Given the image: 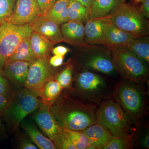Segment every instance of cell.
Returning <instances> with one entry per match:
<instances>
[{"instance_id": "cell-28", "label": "cell", "mask_w": 149, "mask_h": 149, "mask_svg": "<svg viewBox=\"0 0 149 149\" xmlns=\"http://www.w3.org/2000/svg\"><path fill=\"white\" fill-rule=\"evenodd\" d=\"M132 148V137L113 136L103 149H128Z\"/></svg>"}, {"instance_id": "cell-32", "label": "cell", "mask_w": 149, "mask_h": 149, "mask_svg": "<svg viewBox=\"0 0 149 149\" xmlns=\"http://www.w3.org/2000/svg\"><path fill=\"white\" fill-rule=\"evenodd\" d=\"M17 137V147L21 149H38L31 139L22 133H19Z\"/></svg>"}, {"instance_id": "cell-42", "label": "cell", "mask_w": 149, "mask_h": 149, "mask_svg": "<svg viewBox=\"0 0 149 149\" xmlns=\"http://www.w3.org/2000/svg\"><path fill=\"white\" fill-rule=\"evenodd\" d=\"M134 1H136V2L138 3H141L143 0H134Z\"/></svg>"}, {"instance_id": "cell-1", "label": "cell", "mask_w": 149, "mask_h": 149, "mask_svg": "<svg viewBox=\"0 0 149 149\" xmlns=\"http://www.w3.org/2000/svg\"><path fill=\"white\" fill-rule=\"evenodd\" d=\"M56 100L50 109L61 128L82 131L96 123V111L93 106L68 97Z\"/></svg>"}, {"instance_id": "cell-4", "label": "cell", "mask_w": 149, "mask_h": 149, "mask_svg": "<svg viewBox=\"0 0 149 149\" xmlns=\"http://www.w3.org/2000/svg\"><path fill=\"white\" fill-rule=\"evenodd\" d=\"M136 38L148 36L149 23L139 8L131 5L120 3L107 16L102 17Z\"/></svg>"}, {"instance_id": "cell-8", "label": "cell", "mask_w": 149, "mask_h": 149, "mask_svg": "<svg viewBox=\"0 0 149 149\" xmlns=\"http://www.w3.org/2000/svg\"><path fill=\"white\" fill-rule=\"evenodd\" d=\"M75 87L76 91L81 97L92 102L101 100L107 88L103 77L85 69L76 75Z\"/></svg>"}, {"instance_id": "cell-34", "label": "cell", "mask_w": 149, "mask_h": 149, "mask_svg": "<svg viewBox=\"0 0 149 149\" xmlns=\"http://www.w3.org/2000/svg\"><path fill=\"white\" fill-rule=\"evenodd\" d=\"M57 0H36L42 14H44Z\"/></svg>"}, {"instance_id": "cell-30", "label": "cell", "mask_w": 149, "mask_h": 149, "mask_svg": "<svg viewBox=\"0 0 149 149\" xmlns=\"http://www.w3.org/2000/svg\"><path fill=\"white\" fill-rule=\"evenodd\" d=\"M73 66L68 65L63 71L57 75L56 80L62 88H68L70 86L72 81Z\"/></svg>"}, {"instance_id": "cell-11", "label": "cell", "mask_w": 149, "mask_h": 149, "mask_svg": "<svg viewBox=\"0 0 149 149\" xmlns=\"http://www.w3.org/2000/svg\"><path fill=\"white\" fill-rule=\"evenodd\" d=\"M80 64L84 69L104 74H112L116 72L111 56L101 51L84 53L80 59Z\"/></svg>"}, {"instance_id": "cell-5", "label": "cell", "mask_w": 149, "mask_h": 149, "mask_svg": "<svg viewBox=\"0 0 149 149\" xmlns=\"http://www.w3.org/2000/svg\"><path fill=\"white\" fill-rule=\"evenodd\" d=\"M111 59L116 70L125 80L139 82L148 74V64L124 46L110 48Z\"/></svg>"}, {"instance_id": "cell-20", "label": "cell", "mask_w": 149, "mask_h": 149, "mask_svg": "<svg viewBox=\"0 0 149 149\" xmlns=\"http://www.w3.org/2000/svg\"><path fill=\"white\" fill-rule=\"evenodd\" d=\"M30 44L33 53L37 58H48L54 44L37 32L30 36Z\"/></svg>"}, {"instance_id": "cell-9", "label": "cell", "mask_w": 149, "mask_h": 149, "mask_svg": "<svg viewBox=\"0 0 149 149\" xmlns=\"http://www.w3.org/2000/svg\"><path fill=\"white\" fill-rule=\"evenodd\" d=\"M55 74L48 58H37L31 62L24 87L39 96L44 85L53 79Z\"/></svg>"}, {"instance_id": "cell-33", "label": "cell", "mask_w": 149, "mask_h": 149, "mask_svg": "<svg viewBox=\"0 0 149 149\" xmlns=\"http://www.w3.org/2000/svg\"><path fill=\"white\" fill-rule=\"evenodd\" d=\"M55 147L56 149H76L72 142L65 135L64 131L63 136L56 144Z\"/></svg>"}, {"instance_id": "cell-24", "label": "cell", "mask_w": 149, "mask_h": 149, "mask_svg": "<svg viewBox=\"0 0 149 149\" xmlns=\"http://www.w3.org/2000/svg\"><path fill=\"white\" fill-rule=\"evenodd\" d=\"M37 58L32 50L30 44V37H29L24 38L19 44L7 62L20 60L31 63Z\"/></svg>"}, {"instance_id": "cell-2", "label": "cell", "mask_w": 149, "mask_h": 149, "mask_svg": "<svg viewBox=\"0 0 149 149\" xmlns=\"http://www.w3.org/2000/svg\"><path fill=\"white\" fill-rule=\"evenodd\" d=\"M38 97L26 88L14 92L1 116L11 131L16 129L25 118L39 108L42 102Z\"/></svg>"}, {"instance_id": "cell-19", "label": "cell", "mask_w": 149, "mask_h": 149, "mask_svg": "<svg viewBox=\"0 0 149 149\" xmlns=\"http://www.w3.org/2000/svg\"><path fill=\"white\" fill-rule=\"evenodd\" d=\"M105 20L102 18H91L84 25L85 40L92 44L102 45Z\"/></svg>"}, {"instance_id": "cell-16", "label": "cell", "mask_w": 149, "mask_h": 149, "mask_svg": "<svg viewBox=\"0 0 149 149\" xmlns=\"http://www.w3.org/2000/svg\"><path fill=\"white\" fill-rule=\"evenodd\" d=\"M64 42L74 45H81L85 41L84 25L81 22L68 21L60 27Z\"/></svg>"}, {"instance_id": "cell-17", "label": "cell", "mask_w": 149, "mask_h": 149, "mask_svg": "<svg viewBox=\"0 0 149 149\" xmlns=\"http://www.w3.org/2000/svg\"><path fill=\"white\" fill-rule=\"evenodd\" d=\"M20 127L27 133L29 139L40 149H55V146L52 140L40 132L33 121L24 119L20 123Z\"/></svg>"}, {"instance_id": "cell-39", "label": "cell", "mask_w": 149, "mask_h": 149, "mask_svg": "<svg viewBox=\"0 0 149 149\" xmlns=\"http://www.w3.org/2000/svg\"><path fill=\"white\" fill-rule=\"evenodd\" d=\"M6 138V131L5 125L3 123L2 118L0 115V142Z\"/></svg>"}, {"instance_id": "cell-15", "label": "cell", "mask_w": 149, "mask_h": 149, "mask_svg": "<svg viewBox=\"0 0 149 149\" xmlns=\"http://www.w3.org/2000/svg\"><path fill=\"white\" fill-rule=\"evenodd\" d=\"M31 63L25 61L8 62L5 65L2 71L10 81L17 86H24Z\"/></svg>"}, {"instance_id": "cell-21", "label": "cell", "mask_w": 149, "mask_h": 149, "mask_svg": "<svg viewBox=\"0 0 149 149\" xmlns=\"http://www.w3.org/2000/svg\"><path fill=\"white\" fill-rule=\"evenodd\" d=\"M124 0H93L90 7L91 18L107 16Z\"/></svg>"}, {"instance_id": "cell-13", "label": "cell", "mask_w": 149, "mask_h": 149, "mask_svg": "<svg viewBox=\"0 0 149 149\" xmlns=\"http://www.w3.org/2000/svg\"><path fill=\"white\" fill-rule=\"evenodd\" d=\"M29 25L32 32L42 35L54 45L64 42L59 25L43 14L37 17Z\"/></svg>"}, {"instance_id": "cell-31", "label": "cell", "mask_w": 149, "mask_h": 149, "mask_svg": "<svg viewBox=\"0 0 149 149\" xmlns=\"http://www.w3.org/2000/svg\"><path fill=\"white\" fill-rule=\"evenodd\" d=\"M10 81L3 74L2 70H0V95L10 99L14 92Z\"/></svg>"}, {"instance_id": "cell-14", "label": "cell", "mask_w": 149, "mask_h": 149, "mask_svg": "<svg viewBox=\"0 0 149 149\" xmlns=\"http://www.w3.org/2000/svg\"><path fill=\"white\" fill-rule=\"evenodd\" d=\"M136 37L133 35L119 29L109 22L105 20L102 43L103 45L110 48L126 47Z\"/></svg>"}, {"instance_id": "cell-23", "label": "cell", "mask_w": 149, "mask_h": 149, "mask_svg": "<svg viewBox=\"0 0 149 149\" xmlns=\"http://www.w3.org/2000/svg\"><path fill=\"white\" fill-rule=\"evenodd\" d=\"M67 13L68 21L78 22L84 24L91 18L90 8L75 1L68 0Z\"/></svg>"}, {"instance_id": "cell-7", "label": "cell", "mask_w": 149, "mask_h": 149, "mask_svg": "<svg viewBox=\"0 0 149 149\" xmlns=\"http://www.w3.org/2000/svg\"><path fill=\"white\" fill-rule=\"evenodd\" d=\"M32 31L29 24L16 25L4 22L0 24V70H2L19 44L30 37Z\"/></svg>"}, {"instance_id": "cell-18", "label": "cell", "mask_w": 149, "mask_h": 149, "mask_svg": "<svg viewBox=\"0 0 149 149\" xmlns=\"http://www.w3.org/2000/svg\"><path fill=\"white\" fill-rule=\"evenodd\" d=\"M82 131L95 149H103L113 136L105 128L97 123Z\"/></svg>"}, {"instance_id": "cell-36", "label": "cell", "mask_w": 149, "mask_h": 149, "mask_svg": "<svg viewBox=\"0 0 149 149\" xmlns=\"http://www.w3.org/2000/svg\"><path fill=\"white\" fill-rule=\"evenodd\" d=\"M139 11L147 19L149 18V0H143L142 2Z\"/></svg>"}, {"instance_id": "cell-6", "label": "cell", "mask_w": 149, "mask_h": 149, "mask_svg": "<svg viewBox=\"0 0 149 149\" xmlns=\"http://www.w3.org/2000/svg\"><path fill=\"white\" fill-rule=\"evenodd\" d=\"M115 100L120 105L130 120L137 122L143 115L145 100L142 90L134 83H119L114 92Z\"/></svg>"}, {"instance_id": "cell-37", "label": "cell", "mask_w": 149, "mask_h": 149, "mask_svg": "<svg viewBox=\"0 0 149 149\" xmlns=\"http://www.w3.org/2000/svg\"><path fill=\"white\" fill-rule=\"evenodd\" d=\"M70 49L69 48L65 46L60 45L56 47L53 48L52 49V52L54 55H56L63 56L67 53L70 52Z\"/></svg>"}, {"instance_id": "cell-26", "label": "cell", "mask_w": 149, "mask_h": 149, "mask_svg": "<svg viewBox=\"0 0 149 149\" xmlns=\"http://www.w3.org/2000/svg\"><path fill=\"white\" fill-rule=\"evenodd\" d=\"M126 47L147 64H149V40L147 36L134 38Z\"/></svg>"}, {"instance_id": "cell-22", "label": "cell", "mask_w": 149, "mask_h": 149, "mask_svg": "<svg viewBox=\"0 0 149 149\" xmlns=\"http://www.w3.org/2000/svg\"><path fill=\"white\" fill-rule=\"evenodd\" d=\"M68 0H57L43 14L46 18L60 25L68 21L67 7Z\"/></svg>"}, {"instance_id": "cell-3", "label": "cell", "mask_w": 149, "mask_h": 149, "mask_svg": "<svg viewBox=\"0 0 149 149\" xmlns=\"http://www.w3.org/2000/svg\"><path fill=\"white\" fill-rule=\"evenodd\" d=\"M96 123L112 136L132 137V121L115 100L103 102L95 112Z\"/></svg>"}, {"instance_id": "cell-12", "label": "cell", "mask_w": 149, "mask_h": 149, "mask_svg": "<svg viewBox=\"0 0 149 149\" xmlns=\"http://www.w3.org/2000/svg\"><path fill=\"white\" fill-rule=\"evenodd\" d=\"M41 15L36 0H17L13 12L7 22L16 25L29 24Z\"/></svg>"}, {"instance_id": "cell-27", "label": "cell", "mask_w": 149, "mask_h": 149, "mask_svg": "<svg viewBox=\"0 0 149 149\" xmlns=\"http://www.w3.org/2000/svg\"><path fill=\"white\" fill-rule=\"evenodd\" d=\"M63 129L65 135L72 142L76 149H95L83 131Z\"/></svg>"}, {"instance_id": "cell-38", "label": "cell", "mask_w": 149, "mask_h": 149, "mask_svg": "<svg viewBox=\"0 0 149 149\" xmlns=\"http://www.w3.org/2000/svg\"><path fill=\"white\" fill-rule=\"evenodd\" d=\"M140 144L144 148L148 149L149 148V132H147L141 136L140 139Z\"/></svg>"}, {"instance_id": "cell-25", "label": "cell", "mask_w": 149, "mask_h": 149, "mask_svg": "<svg viewBox=\"0 0 149 149\" xmlns=\"http://www.w3.org/2000/svg\"><path fill=\"white\" fill-rule=\"evenodd\" d=\"M62 89L56 80L52 79L48 81L39 94L42 103L50 106L60 95Z\"/></svg>"}, {"instance_id": "cell-40", "label": "cell", "mask_w": 149, "mask_h": 149, "mask_svg": "<svg viewBox=\"0 0 149 149\" xmlns=\"http://www.w3.org/2000/svg\"><path fill=\"white\" fill-rule=\"evenodd\" d=\"M10 99L3 95H0V112L2 111L7 106Z\"/></svg>"}, {"instance_id": "cell-35", "label": "cell", "mask_w": 149, "mask_h": 149, "mask_svg": "<svg viewBox=\"0 0 149 149\" xmlns=\"http://www.w3.org/2000/svg\"><path fill=\"white\" fill-rule=\"evenodd\" d=\"M64 60L63 56L54 55L49 61L50 65L53 67L56 68L61 66L63 63Z\"/></svg>"}, {"instance_id": "cell-10", "label": "cell", "mask_w": 149, "mask_h": 149, "mask_svg": "<svg viewBox=\"0 0 149 149\" xmlns=\"http://www.w3.org/2000/svg\"><path fill=\"white\" fill-rule=\"evenodd\" d=\"M36 111L32 116V119L55 146L63 136V128L58 124L51 111L49 106L42 102Z\"/></svg>"}, {"instance_id": "cell-41", "label": "cell", "mask_w": 149, "mask_h": 149, "mask_svg": "<svg viewBox=\"0 0 149 149\" xmlns=\"http://www.w3.org/2000/svg\"><path fill=\"white\" fill-rule=\"evenodd\" d=\"M82 4L83 5L90 8L93 0H71Z\"/></svg>"}, {"instance_id": "cell-29", "label": "cell", "mask_w": 149, "mask_h": 149, "mask_svg": "<svg viewBox=\"0 0 149 149\" xmlns=\"http://www.w3.org/2000/svg\"><path fill=\"white\" fill-rule=\"evenodd\" d=\"M17 0H0V24L7 21L11 15Z\"/></svg>"}]
</instances>
